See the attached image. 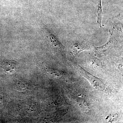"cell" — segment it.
I'll return each mask as SVG.
<instances>
[{
    "label": "cell",
    "instance_id": "5",
    "mask_svg": "<svg viewBox=\"0 0 123 123\" xmlns=\"http://www.w3.org/2000/svg\"><path fill=\"white\" fill-rule=\"evenodd\" d=\"M86 49V48L84 46L78 44H74L71 48L72 52L75 55H78L82 51Z\"/></svg>",
    "mask_w": 123,
    "mask_h": 123
},
{
    "label": "cell",
    "instance_id": "2",
    "mask_svg": "<svg viewBox=\"0 0 123 123\" xmlns=\"http://www.w3.org/2000/svg\"><path fill=\"white\" fill-rule=\"evenodd\" d=\"M1 68L6 73L8 74H12L16 71L17 64L14 61H5L1 64Z\"/></svg>",
    "mask_w": 123,
    "mask_h": 123
},
{
    "label": "cell",
    "instance_id": "3",
    "mask_svg": "<svg viewBox=\"0 0 123 123\" xmlns=\"http://www.w3.org/2000/svg\"><path fill=\"white\" fill-rule=\"evenodd\" d=\"M46 33H47L46 34L47 36H48V38L50 40L53 47H54L56 49L59 50H61L63 49V46L58 41L57 39L53 35L49 34L47 31Z\"/></svg>",
    "mask_w": 123,
    "mask_h": 123
},
{
    "label": "cell",
    "instance_id": "1",
    "mask_svg": "<svg viewBox=\"0 0 123 123\" xmlns=\"http://www.w3.org/2000/svg\"><path fill=\"white\" fill-rule=\"evenodd\" d=\"M79 69L82 75L88 80L95 89L99 91L104 90L105 85L101 79L91 75L81 67H79Z\"/></svg>",
    "mask_w": 123,
    "mask_h": 123
},
{
    "label": "cell",
    "instance_id": "4",
    "mask_svg": "<svg viewBox=\"0 0 123 123\" xmlns=\"http://www.w3.org/2000/svg\"><path fill=\"white\" fill-rule=\"evenodd\" d=\"M97 22L101 27V21L102 18L103 12L102 11V6L101 0H98V6L97 8Z\"/></svg>",
    "mask_w": 123,
    "mask_h": 123
},
{
    "label": "cell",
    "instance_id": "6",
    "mask_svg": "<svg viewBox=\"0 0 123 123\" xmlns=\"http://www.w3.org/2000/svg\"><path fill=\"white\" fill-rule=\"evenodd\" d=\"M118 117V115L117 114H114L108 117V120L109 121H114Z\"/></svg>",
    "mask_w": 123,
    "mask_h": 123
}]
</instances>
